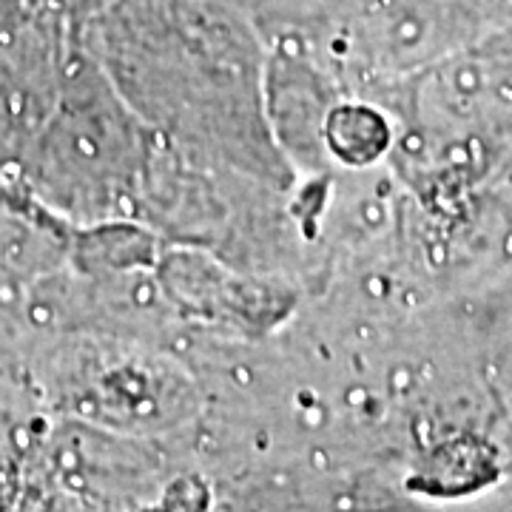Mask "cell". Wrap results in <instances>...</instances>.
Listing matches in <instances>:
<instances>
[{
	"mask_svg": "<svg viewBox=\"0 0 512 512\" xmlns=\"http://www.w3.org/2000/svg\"><path fill=\"white\" fill-rule=\"evenodd\" d=\"M37 134V180L72 214H126L148 185L146 131L103 77H74Z\"/></svg>",
	"mask_w": 512,
	"mask_h": 512,
	"instance_id": "1",
	"label": "cell"
},
{
	"mask_svg": "<svg viewBox=\"0 0 512 512\" xmlns=\"http://www.w3.org/2000/svg\"><path fill=\"white\" fill-rule=\"evenodd\" d=\"M325 137H328V148H333L339 157L362 160L382 151L384 126L373 111L342 106L328 114Z\"/></svg>",
	"mask_w": 512,
	"mask_h": 512,
	"instance_id": "2",
	"label": "cell"
}]
</instances>
